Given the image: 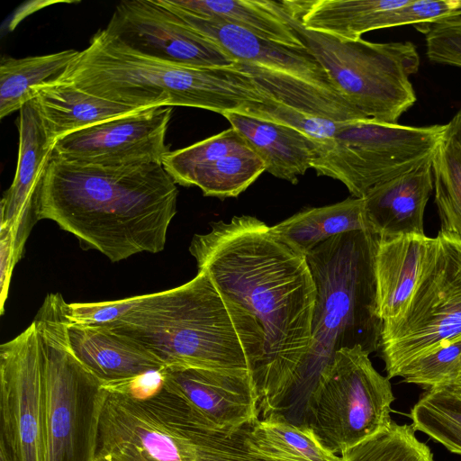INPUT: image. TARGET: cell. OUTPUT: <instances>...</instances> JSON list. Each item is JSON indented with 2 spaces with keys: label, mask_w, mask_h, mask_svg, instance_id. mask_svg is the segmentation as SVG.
Segmentation results:
<instances>
[{
  "label": "cell",
  "mask_w": 461,
  "mask_h": 461,
  "mask_svg": "<svg viewBox=\"0 0 461 461\" xmlns=\"http://www.w3.org/2000/svg\"><path fill=\"white\" fill-rule=\"evenodd\" d=\"M189 252L220 294L257 321L263 347L252 378L259 411H279L312 341L316 286L306 256L249 215L211 223L193 237Z\"/></svg>",
  "instance_id": "1"
},
{
  "label": "cell",
  "mask_w": 461,
  "mask_h": 461,
  "mask_svg": "<svg viewBox=\"0 0 461 461\" xmlns=\"http://www.w3.org/2000/svg\"><path fill=\"white\" fill-rule=\"evenodd\" d=\"M176 183L161 163L82 165L53 153L36 218L50 220L112 262L165 248L176 213Z\"/></svg>",
  "instance_id": "2"
},
{
  "label": "cell",
  "mask_w": 461,
  "mask_h": 461,
  "mask_svg": "<svg viewBox=\"0 0 461 461\" xmlns=\"http://www.w3.org/2000/svg\"><path fill=\"white\" fill-rule=\"evenodd\" d=\"M101 325L138 343L166 366L250 373L262 353L255 319L220 294L203 272L169 290L122 299Z\"/></svg>",
  "instance_id": "3"
},
{
  "label": "cell",
  "mask_w": 461,
  "mask_h": 461,
  "mask_svg": "<svg viewBox=\"0 0 461 461\" xmlns=\"http://www.w3.org/2000/svg\"><path fill=\"white\" fill-rule=\"evenodd\" d=\"M59 82L138 109L186 106L224 114L272 99L237 63L194 68L131 51L100 30Z\"/></svg>",
  "instance_id": "4"
},
{
  "label": "cell",
  "mask_w": 461,
  "mask_h": 461,
  "mask_svg": "<svg viewBox=\"0 0 461 461\" xmlns=\"http://www.w3.org/2000/svg\"><path fill=\"white\" fill-rule=\"evenodd\" d=\"M104 389L94 461H281L257 448L253 425L219 428L163 384L148 396Z\"/></svg>",
  "instance_id": "5"
},
{
  "label": "cell",
  "mask_w": 461,
  "mask_h": 461,
  "mask_svg": "<svg viewBox=\"0 0 461 461\" xmlns=\"http://www.w3.org/2000/svg\"><path fill=\"white\" fill-rule=\"evenodd\" d=\"M379 236L351 231L329 239L306 255L316 301L312 341L288 399L304 406L322 369L342 348H380L383 321L377 312L375 255Z\"/></svg>",
  "instance_id": "6"
},
{
  "label": "cell",
  "mask_w": 461,
  "mask_h": 461,
  "mask_svg": "<svg viewBox=\"0 0 461 461\" xmlns=\"http://www.w3.org/2000/svg\"><path fill=\"white\" fill-rule=\"evenodd\" d=\"M282 9L303 44L328 74L339 94L366 118L397 123L416 102L410 80L420 67L411 41L347 40L304 28L284 1Z\"/></svg>",
  "instance_id": "7"
},
{
  "label": "cell",
  "mask_w": 461,
  "mask_h": 461,
  "mask_svg": "<svg viewBox=\"0 0 461 461\" xmlns=\"http://www.w3.org/2000/svg\"><path fill=\"white\" fill-rule=\"evenodd\" d=\"M66 303L60 294H49L32 321L45 361L44 461H94L106 390L69 347Z\"/></svg>",
  "instance_id": "8"
},
{
  "label": "cell",
  "mask_w": 461,
  "mask_h": 461,
  "mask_svg": "<svg viewBox=\"0 0 461 461\" xmlns=\"http://www.w3.org/2000/svg\"><path fill=\"white\" fill-rule=\"evenodd\" d=\"M389 380L360 346L337 351L306 402L304 425L341 456L393 422L395 398Z\"/></svg>",
  "instance_id": "9"
},
{
  "label": "cell",
  "mask_w": 461,
  "mask_h": 461,
  "mask_svg": "<svg viewBox=\"0 0 461 461\" xmlns=\"http://www.w3.org/2000/svg\"><path fill=\"white\" fill-rule=\"evenodd\" d=\"M461 337V239L439 231L403 314L384 322L381 345L387 377Z\"/></svg>",
  "instance_id": "10"
},
{
  "label": "cell",
  "mask_w": 461,
  "mask_h": 461,
  "mask_svg": "<svg viewBox=\"0 0 461 461\" xmlns=\"http://www.w3.org/2000/svg\"><path fill=\"white\" fill-rule=\"evenodd\" d=\"M447 123L407 126L372 119L342 122L332 142L316 157L318 176L340 181L352 197L432 158Z\"/></svg>",
  "instance_id": "11"
},
{
  "label": "cell",
  "mask_w": 461,
  "mask_h": 461,
  "mask_svg": "<svg viewBox=\"0 0 461 461\" xmlns=\"http://www.w3.org/2000/svg\"><path fill=\"white\" fill-rule=\"evenodd\" d=\"M0 461H44L46 378L33 322L0 346Z\"/></svg>",
  "instance_id": "12"
},
{
  "label": "cell",
  "mask_w": 461,
  "mask_h": 461,
  "mask_svg": "<svg viewBox=\"0 0 461 461\" xmlns=\"http://www.w3.org/2000/svg\"><path fill=\"white\" fill-rule=\"evenodd\" d=\"M104 30L131 51L163 62L194 68L236 63L160 0L120 2Z\"/></svg>",
  "instance_id": "13"
},
{
  "label": "cell",
  "mask_w": 461,
  "mask_h": 461,
  "mask_svg": "<svg viewBox=\"0 0 461 461\" xmlns=\"http://www.w3.org/2000/svg\"><path fill=\"white\" fill-rule=\"evenodd\" d=\"M172 112V106H154L96 123L57 140L53 154L100 167L162 164L170 151L165 140Z\"/></svg>",
  "instance_id": "14"
},
{
  "label": "cell",
  "mask_w": 461,
  "mask_h": 461,
  "mask_svg": "<svg viewBox=\"0 0 461 461\" xmlns=\"http://www.w3.org/2000/svg\"><path fill=\"white\" fill-rule=\"evenodd\" d=\"M302 25L347 40L395 26L461 15V0H284Z\"/></svg>",
  "instance_id": "15"
},
{
  "label": "cell",
  "mask_w": 461,
  "mask_h": 461,
  "mask_svg": "<svg viewBox=\"0 0 461 461\" xmlns=\"http://www.w3.org/2000/svg\"><path fill=\"white\" fill-rule=\"evenodd\" d=\"M162 165L175 182L203 195L237 197L266 171L247 140L232 127L184 149L169 151Z\"/></svg>",
  "instance_id": "16"
},
{
  "label": "cell",
  "mask_w": 461,
  "mask_h": 461,
  "mask_svg": "<svg viewBox=\"0 0 461 461\" xmlns=\"http://www.w3.org/2000/svg\"><path fill=\"white\" fill-rule=\"evenodd\" d=\"M18 129L16 171L1 201V250L14 264L37 221L38 194L55 144L33 99L20 109Z\"/></svg>",
  "instance_id": "17"
},
{
  "label": "cell",
  "mask_w": 461,
  "mask_h": 461,
  "mask_svg": "<svg viewBox=\"0 0 461 461\" xmlns=\"http://www.w3.org/2000/svg\"><path fill=\"white\" fill-rule=\"evenodd\" d=\"M160 2L186 25L215 43L236 63L286 74L343 98L307 49L279 44L238 25L192 14L174 6L169 0Z\"/></svg>",
  "instance_id": "18"
},
{
  "label": "cell",
  "mask_w": 461,
  "mask_h": 461,
  "mask_svg": "<svg viewBox=\"0 0 461 461\" xmlns=\"http://www.w3.org/2000/svg\"><path fill=\"white\" fill-rule=\"evenodd\" d=\"M159 374L166 387L219 428L239 429L259 420L258 395L250 373L166 366Z\"/></svg>",
  "instance_id": "19"
},
{
  "label": "cell",
  "mask_w": 461,
  "mask_h": 461,
  "mask_svg": "<svg viewBox=\"0 0 461 461\" xmlns=\"http://www.w3.org/2000/svg\"><path fill=\"white\" fill-rule=\"evenodd\" d=\"M67 336L76 357L104 387L130 382L165 368V365L143 347L101 325L68 321Z\"/></svg>",
  "instance_id": "20"
},
{
  "label": "cell",
  "mask_w": 461,
  "mask_h": 461,
  "mask_svg": "<svg viewBox=\"0 0 461 461\" xmlns=\"http://www.w3.org/2000/svg\"><path fill=\"white\" fill-rule=\"evenodd\" d=\"M431 160L365 194L366 214L374 233L380 238L424 234V212L434 188Z\"/></svg>",
  "instance_id": "21"
},
{
  "label": "cell",
  "mask_w": 461,
  "mask_h": 461,
  "mask_svg": "<svg viewBox=\"0 0 461 461\" xmlns=\"http://www.w3.org/2000/svg\"><path fill=\"white\" fill-rule=\"evenodd\" d=\"M434 242L425 234L380 238L375 272L377 312L383 322L405 312L423 272Z\"/></svg>",
  "instance_id": "22"
},
{
  "label": "cell",
  "mask_w": 461,
  "mask_h": 461,
  "mask_svg": "<svg viewBox=\"0 0 461 461\" xmlns=\"http://www.w3.org/2000/svg\"><path fill=\"white\" fill-rule=\"evenodd\" d=\"M263 161L274 176L298 183L312 168L318 148L303 132L292 127L237 112L222 114Z\"/></svg>",
  "instance_id": "23"
},
{
  "label": "cell",
  "mask_w": 461,
  "mask_h": 461,
  "mask_svg": "<svg viewBox=\"0 0 461 461\" xmlns=\"http://www.w3.org/2000/svg\"><path fill=\"white\" fill-rule=\"evenodd\" d=\"M33 95L46 130L55 142L72 132L140 110L62 82L38 88Z\"/></svg>",
  "instance_id": "24"
},
{
  "label": "cell",
  "mask_w": 461,
  "mask_h": 461,
  "mask_svg": "<svg viewBox=\"0 0 461 461\" xmlns=\"http://www.w3.org/2000/svg\"><path fill=\"white\" fill-rule=\"evenodd\" d=\"M192 14L221 20L249 30L279 44L306 49L289 23L280 1L267 0H169Z\"/></svg>",
  "instance_id": "25"
},
{
  "label": "cell",
  "mask_w": 461,
  "mask_h": 461,
  "mask_svg": "<svg viewBox=\"0 0 461 461\" xmlns=\"http://www.w3.org/2000/svg\"><path fill=\"white\" fill-rule=\"evenodd\" d=\"M271 228L305 256L332 237L351 231L373 232L363 197L307 208Z\"/></svg>",
  "instance_id": "26"
},
{
  "label": "cell",
  "mask_w": 461,
  "mask_h": 461,
  "mask_svg": "<svg viewBox=\"0 0 461 461\" xmlns=\"http://www.w3.org/2000/svg\"><path fill=\"white\" fill-rule=\"evenodd\" d=\"M80 50L15 59L4 57L0 62V118L20 109L34 98L33 91L55 84L66 73Z\"/></svg>",
  "instance_id": "27"
},
{
  "label": "cell",
  "mask_w": 461,
  "mask_h": 461,
  "mask_svg": "<svg viewBox=\"0 0 461 461\" xmlns=\"http://www.w3.org/2000/svg\"><path fill=\"white\" fill-rule=\"evenodd\" d=\"M258 449L281 461H343L328 450L313 431L273 412L259 419L250 432Z\"/></svg>",
  "instance_id": "28"
},
{
  "label": "cell",
  "mask_w": 461,
  "mask_h": 461,
  "mask_svg": "<svg viewBox=\"0 0 461 461\" xmlns=\"http://www.w3.org/2000/svg\"><path fill=\"white\" fill-rule=\"evenodd\" d=\"M414 430L461 455V395L448 388L428 389L411 408Z\"/></svg>",
  "instance_id": "29"
},
{
  "label": "cell",
  "mask_w": 461,
  "mask_h": 461,
  "mask_svg": "<svg viewBox=\"0 0 461 461\" xmlns=\"http://www.w3.org/2000/svg\"><path fill=\"white\" fill-rule=\"evenodd\" d=\"M431 164L440 230L461 239V148L447 128Z\"/></svg>",
  "instance_id": "30"
},
{
  "label": "cell",
  "mask_w": 461,
  "mask_h": 461,
  "mask_svg": "<svg viewBox=\"0 0 461 461\" xmlns=\"http://www.w3.org/2000/svg\"><path fill=\"white\" fill-rule=\"evenodd\" d=\"M341 457L343 461H434L431 450L417 438L412 426L394 421Z\"/></svg>",
  "instance_id": "31"
},
{
  "label": "cell",
  "mask_w": 461,
  "mask_h": 461,
  "mask_svg": "<svg viewBox=\"0 0 461 461\" xmlns=\"http://www.w3.org/2000/svg\"><path fill=\"white\" fill-rule=\"evenodd\" d=\"M237 113L281 123L303 132L316 143L317 155L332 142L342 122L301 111L276 99L247 104Z\"/></svg>",
  "instance_id": "32"
},
{
  "label": "cell",
  "mask_w": 461,
  "mask_h": 461,
  "mask_svg": "<svg viewBox=\"0 0 461 461\" xmlns=\"http://www.w3.org/2000/svg\"><path fill=\"white\" fill-rule=\"evenodd\" d=\"M399 376L408 384L427 389L447 388L456 384L461 379V337L413 360L401 370Z\"/></svg>",
  "instance_id": "33"
},
{
  "label": "cell",
  "mask_w": 461,
  "mask_h": 461,
  "mask_svg": "<svg viewBox=\"0 0 461 461\" xmlns=\"http://www.w3.org/2000/svg\"><path fill=\"white\" fill-rule=\"evenodd\" d=\"M415 27L425 35L426 55L431 62L461 68V15Z\"/></svg>",
  "instance_id": "34"
},
{
  "label": "cell",
  "mask_w": 461,
  "mask_h": 461,
  "mask_svg": "<svg viewBox=\"0 0 461 461\" xmlns=\"http://www.w3.org/2000/svg\"><path fill=\"white\" fill-rule=\"evenodd\" d=\"M447 129L461 148V107L452 120L447 122Z\"/></svg>",
  "instance_id": "35"
},
{
  "label": "cell",
  "mask_w": 461,
  "mask_h": 461,
  "mask_svg": "<svg viewBox=\"0 0 461 461\" xmlns=\"http://www.w3.org/2000/svg\"><path fill=\"white\" fill-rule=\"evenodd\" d=\"M448 388L461 395V379L458 381L456 384Z\"/></svg>",
  "instance_id": "36"
}]
</instances>
